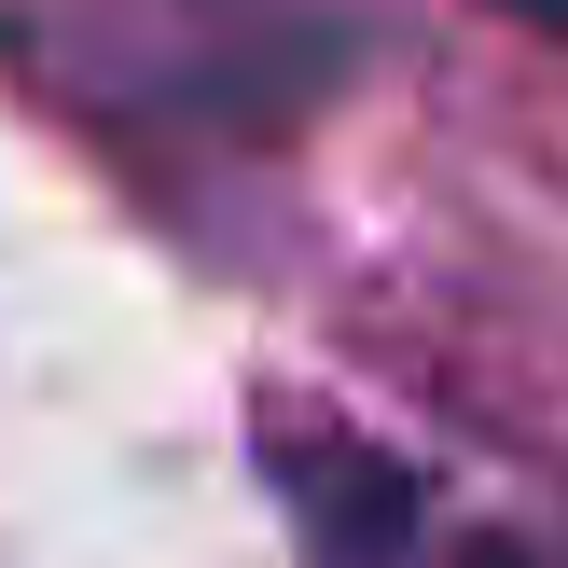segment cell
I'll return each instance as SVG.
<instances>
[{
  "mask_svg": "<svg viewBox=\"0 0 568 568\" xmlns=\"http://www.w3.org/2000/svg\"><path fill=\"white\" fill-rule=\"evenodd\" d=\"M499 14H527V28H555V42H568V0H499Z\"/></svg>",
  "mask_w": 568,
  "mask_h": 568,
  "instance_id": "obj_1",
  "label": "cell"
}]
</instances>
